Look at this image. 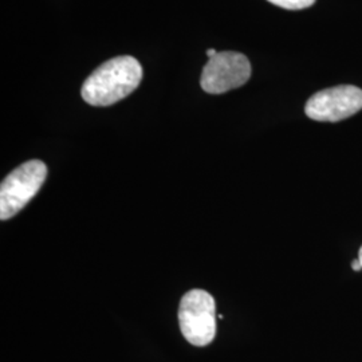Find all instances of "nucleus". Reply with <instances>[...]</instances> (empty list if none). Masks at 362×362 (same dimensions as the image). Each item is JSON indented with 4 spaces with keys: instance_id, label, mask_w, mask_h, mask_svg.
<instances>
[{
    "instance_id": "obj_3",
    "label": "nucleus",
    "mask_w": 362,
    "mask_h": 362,
    "mask_svg": "<svg viewBox=\"0 0 362 362\" xmlns=\"http://www.w3.org/2000/svg\"><path fill=\"white\" fill-rule=\"evenodd\" d=\"M47 167L40 160H30L3 180L0 185V219L15 216L38 194L46 180Z\"/></svg>"
},
{
    "instance_id": "obj_8",
    "label": "nucleus",
    "mask_w": 362,
    "mask_h": 362,
    "mask_svg": "<svg viewBox=\"0 0 362 362\" xmlns=\"http://www.w3.org/2000/svg\"><path fill=\"white\" fill-rule=\"evenodd\" d=\"M216 54H218V52H216L215 49H211V50L208 49L207 50V57L208 58H209V59H211V58H214V57H215Z\"/></svg>"
},
{
    "instance_id": "obj_9",
    "label": "nucleus",
    "mask_w": 362,
    "mask_h": 362,
    "mask_svg": "<svg viewBox=\"0 0 362 362\" xmlns=\"http://www.w3.org/2000/svg\"><path fill=\"white\" fill-rule=\"evenodd\" d=\"M358 259H360V262H361L362 264V246L361 248H360V252H358Z\"/></svg>"
},
{
    "instance_id": "obj_7",
    "label": "nucleus",
    "mask_w": 362,
    "mask_h": 362,
    "mask_svg": "<svg viewBox=\"0 0 362 362\" xmlns=\"http://www.w3.org/2000/svg\"><path fill=\"white\" fill-rule=\"evenodd\" d=\"M351 266H353V270H354V272H360V270H362V264L361 262H360V259L354 260V262L351 263Z\"/></svg>"
},
{
    "instance_id": "obj_1",
    "label": "nucleus",
    "mask_w": 362,
    "mask_h": 362,
    "mask_svg": "<svg viewBox=\"0 0 362 362\" xmlns=\"http://www.w3.org/2000/svg\"><path fill=\"white\" fill-rule=\"evenodd\" d=\"M143 79L140 62L129 57L106 61L91 73L82 86V98L93 106H109L127 98Z\"/></svg>"
},
{
    "instance_id": "obj_6",
    "label": "nucleus",
    "mask_w": 362,
    "mask_h": 362,
    "mask_svg": "<svg viewBox=\"0 0 362 362\" xmlns=\"http://www.w3.org/2000/svg\"><path fill=\"white\" fill-rule=\"evenodd\" d=\"M267 1L285 10H303V8L311 7L315 3V0H267Z\"/></svg>"
},
{
    "instance_id": "obj_2",
    "label": "nucleus",
    "mask_w": 362,
    "mask_h": 362,
    "mask_svg": "<svg viewBox=\"0 0 362 362\" xmlns=\"http://www.w3.org/2000/svg\"><path fill=\"white\" fill-rule=\"evenodd\" d=\"M179 322L184 338L194 346H207L216 336V306L214 297L194 288L180 302Z\"/></svg>"
},
{
    "instance_id": "obj_5",
    "label": "nucleus",
    "mask_w": 362,
    "mask_h": 362,
    "mask_svg": "<svg viewBox=\"0 0 362 362\" xmlns=\"http://www.w3.org/2000/svg\"><path fill=\"white\" fill-rule=\"evenodd\" d=\"M362 109V90L351 85H339L311 95L305 106L306 116L321 122H338Z\"/></svg>"
},
{
    "instance_id": "obj_4",
    "label": "nucleus",
    "mask_w": 362,
    "mask_h": 362,
    "mask_svg": "<svg viewBox=\"0 0 362 362\" xmlns=\"http://www.w3.org/2000/svg\"><path fill=\"white\" fill-rule=\"evenodd\" d=\"M251 77V64L245 54L218 52L203 69L200 85L209 94H223L243 86Z\"/></svg>"
}]
</instances>
